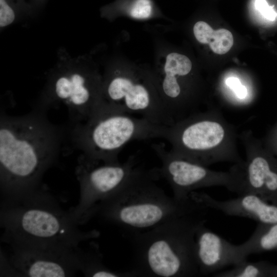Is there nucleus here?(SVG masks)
<instances>
[{
    "label": "nucleus",
    "mask_w": 277,
    "mask_h": 277,
    "mask_svg": "<svg viewBox=\"0 0 277 277\" xmlns=\"http://www.w3.org/2000/svg\"><path fill=\"white\" fill-rule=\"evenodd\" d=\"M103 72L87 56L63 53L48 73L33 108L47 112L64 106L69 126L84 122L99 109Z\"/></svg>",
    "instance_id": "nucleus-5"
},
{
    "label": "nucleus",
    "mask_w": 277,
    "mask_h": 277,
    "mask_svg": "<svg viewBox=\"0 0 277 277\" xmlns=\"http://www.w3.org/2000/svg\"><path fill=\"white\" fill-rule=\"evenodd\" d=\"M36 11L41 8L46 2L47 0H27Z\"/></svg>",
    "instance_id": "nucleus-26"
},
{
    "label": "nucleus",
    "mask_w": 277,
    "mask_h": 277,
    "mask_svg": "<svg viewBox=\"0 0 277 277\" xmlns=\"http://www.w3.org/2000/svg\"><path fill=\"white\" fill-rule=\"evenodd\" d=\"M192 64L185 55L161 50L155 68L150 69L163 108L172 124L187 110L182 79L191 72Z\"/></svg>",
    "instance_id": "nucleus-12"
},
{
    "label": "nucleus",
    "mask_w": 277,
    "mask_h": 277,
    "mask_svg": "<svg viewBox=\"0 0 277 277\" xmlns=\"http://www.w3.org/2000/svg\"><path fill=\"white\" fill-rule=\"evenodd\" d=\"M7 258L9 269L14 274L30 277H65L76 274L82 268L80 249L9 245Z\"/></svg>",
    "instance_id": "nucleus-10"
},
{
    "label": "nucleus",
    "mask_w": 277,
    "mask_h": 277,
    "mask_svg": "<svg viewBox=\"0 0 277 277\" xmlns=\"http://www.w3.org/2000/svg\"><path fill=\"white\" fill-rule=\"evenodd\" d=\"M159 179L156 168L146 169L104 203L96 215L132 233L205 208L191 197L180 201L168 196L155 183Z\"/></svg>",
    "instance_id": "nucleus-4"
},
{
    "label": "nucleus",
    "mask_w": 277,
    "mask_h": 277,
    "mask_svg": "<svg viewBox=\"0 0 277 277\" xmlns=\"http://www.w3.org/2000/svg\"><path fill=\"white\" fill-rule=\"evenodd\" d=\"M225 135L220 123L196 116L167 126L164 139L170 144L174 154L205 166L208 151L219 145Z\"/></svg>",
    "instance_id": "nucleus-11"
},
{
    "label": "nucleus",
    "mask_w": 277,
    "mask_h": 277,
    "mask_svg": "<svg viewBox=\"0 0 277 277\" xmlns=\"http://www.w3.org/2000/svg\"><path fill=\"white\" fill-rule=\"evenodd\" d=\"M1 240L9 245L78 249L79 244L97 238L96 230L84 231L43 186L18 194L3 196Z\"/></svg>",
    "instance_id": "nucleus-2"
},
{
    "label": "nucleus",
    "mask_w": 277,
    "mask_h": 277,
    "mask_svg": "<svg viewBox=\"0 0 277 277\" xmlns=\"http://www.w3.org/2000/svg\"><path fill=\"white\" fill-rule=\"evenodd\" d=\"M151 148L161 161L160 167L156 168L160 178H164L168 182L175 199L187 200L190 198V194L196 189L218 185L239 194V172L227 173L210 170L205 165L174 154L162 143L152 144Z\"/></svg>",
    "instance_id": "nucleus-9"
},
{
    "label": "nucleus",
    "mask_w": 277,
    "mask_h": 277,
    "mask_svg": "<svg viewBox=\"0 0 277 277\" xmlns=\"http://www.w3.org/2000/svg\"><path fill=\"white\" fill-rule=\"evenodd\" d=\"M233 44V37L231 32L225 29L214 30L210 43L208 44L213 52L218 54L227 53Z\"/></svg>",
    "instance_id": "nucleus-21"
},
{
    "label": "nucleus",
    "mask_w": 277,
    "mask_h": 277,
    "mask_svg": "<svg viewBox=\"0 0 277 277\" xmlns=\"http://www.w3.org/2000/svg\"><path fill=\"white\" fill-rule=\"evenodd\" d=\"M35 11L27 0H0V27H7Z\"/></svg>",
    "instance_id": "nucleus-19"
},
{
    "label": "nucleus",
    "mask_w": 277,
    "mask_h": 277,
    "mask_svg": "<svg viewBox=\"0 0 277 277\" xmlns=\"http://www.w3.org/2000/svg\"><path fill=\"white\" fill-rule=\"evenodd\" d=\"M191 197L207 209H213L231 216L249 218L259 223H277V206L270 205L258 195L245 193L238 197L220 201L208 194L193 191Z\"/></svg>",
    "instance_id": "nucleus-14"
},
{
    "label": "nucleus",
    "mask_w": 277,
    "mask_h": 277,
    "mask_svg": "<svg viewBox=\"0 0 277 277\" xmlns=\"http://www.w3.org/2000/svg\"><path fill=\"white\" fill-rule=\"evenodd\" d=\"M205 224L199 227L195 234L199 275H206L243 261L239 245L231 244L207 228Z\"/></svg>",
    "instance_id": "nucleus-13"
},
{
    "label": "nucleus",
    "mask_w": 277,
    "mask_h": 277,
    "mask_svg": "<svg viewBox=\"0 0 277 277\" xmlns=\"http://www.w3.org/2000/svg\"><path fill=\"white\" fill-rule=\"evenodd\" d=\"M99 110L138 114L156 124L172 125L161 103L150 69L120 59L112 60L103 72Z\"/></svg>",
    "instance_id": "nucleus-7"
},
{
    "label": "nucleus",
    "mask_w": 277,
    "mask_h": 277,
    "mask_svg": "<svg viewBox=\"0 0 277 277\" xmlns=\"http://www.w3.org/2000/svg\"><path fill=\"white\" fill-rule=\"evenodd\" d=\"M234 267L226 271L215 273L216 277H260L269 274L271 269L263 262H248L247 260L233 265Z\"/></svg>",
    "instance_id": "nucleus-20"
},
{
    "label": "nucleus",
    "mask_w": 277,
    "mask_h": 277,
    "mask_svg": "<svg viewBox=\"0 0 277 277\" xmlns=\"http://www.w3.org/2000/svg\"><path fill=\"white\" fill-rule=\"evenodd\" d=\"M214 30L207 23L198 21L194 25L193 32L195 39L202 44H209Z\"/></svg>",
    "instance_id": "nucleus-22"
},
{
    "label": "nucleus",
    "mask_w": 277,
    "mask_h": 277,
    "mask_svg": "<svg viewBox=\"0 0 277 277\" xmlns=\"http://www.w3.org/2000/svg\"><path fill=\"white\" fill-rule=\"evenodd\" d=\"M146 169L135 155L122 163H104L91 161L81 154L75 168L80 199L69 210L71 215L80 225L87 223L104 203Z\"/></svg>",
    "instance_id": "nucleus-8"
},
{
    "label": "nucleus",
    "mask_w": 277,
    "mask_h": 277,
    "mask_svg": "<svg viewBox=\"0 0 277 277\" xmlns=\"http://www.w3.org/2000/svg\"><path fill=\"white\" fill-rule=\"evenodd\" d=\"M205 210L177 216L146 231L131 233L135 262L132 270L136 276L199 275L195 234L206 222Z\"/></svg>",
    "instance_id": "nucleus-3"
},
{
    "label": "nucleus",
    "mask_w": 277,
    "mask_h": 277,
    "mask_svg": "<svg viewBox=\"0 0 277 277\" xmlns=\"http://www.w3.org/2000/svg\"><path fill=\"white\" fill-rule=\"evenodd\" d=\"M240 195L250 193L264 200L277 202V171L261 155L251 157L241 173Z\"/></svg>",
    "instance_id": "nucleus-15"
},
{
    "label": "nucleus",
    "mask_w": 277,
    "mask_h": 277,
    "mask_svg": "<svg viewBox=\"0 0 277 277\" xmlns=\"http://www.w3.org/2000/svg\"><path fill=\"white\" fill-rule=\"evenodd\" d=\"M81 271L87 276L131 277L136 276L132 270L129 271H114L104 266L102 257L96 245L92 244L88 252L82 251Z\"/></svg>",
    "instance_id": "nucleus-18"
},
{
    "label": "nucleus",
    "mask_w": 277,
    "mask_h": 277,
    "mask_svg": "<svg viewBox=\"0 0 277 277\" xmlns=\"http://www.w3.org/2000/svg\"><path fill=\"white\" fill-rule=\"evenodd\" d=\"M255 7L264 17L269 20L274 21L277 16V13L272 7L268 5L265 0H255Z\"/></svg>",
    "instance_id": "nucleus-23"
},
{
    "label": "nucleus",
    "mask_w": 277,
    "mask_h": 277,
    "mask_svg": "<svg viewBox=\"0 0 277 277\" xmlns=\"http://www.w3.org/2000/svg\"><path fill=\"white\" fill-rule=\"evenodd\" d=\"M116 111L100 110L67 129L72 146L93 161L118 162L123 148L134 140L164 138L167 127Z\"/></svg>",
    "instance_id": "nucleus-6"
},
{
    "label": "nucleus",
    "mask_w": 277,
    "mask_h": 277,
    "mask_svg": "<svg viewBox=\"0 0 277 277\" xmlns=\"http://www.w3.org/2000/svg\"><path fill=\"white\" fill-rule=\"evenodd\" d=\"M239 247L243 260L250 254L277 248V223H259L251 236Z\"/></svg>",
    "instance_id": "nucleus-17"
},
{
    "label": "nucleus",
    "mask_w": 277,
    "mask_h": 277,
    "mask_svg": "<svg viewBox=\"0 0 277 277\" xmlns=\"http://www.w3.org/2000/svg\"><path fill=\"white\" fill-rule=\"evenodd\" d=\"M67 135V127L52 123L46 112L33 108L21 115L0 116V188L3 196L41 186Z\"/></svg>",
    "instance_id": "nucleus-1"
},
{
    "label": "nucleus",
    "mask_w": 277,
    "mask_h": 277,
    "mask_svg": "<svg viewBox=\"0 0 277 277\" xmlns=\"http://www.w3.org/2000/svg\"><path fill=\"white\" fill-rule=\"evenodd\" d=\"M233 91L236 96L240 99L245 98L247 94L246 87L242 84L235 88Z\"/></svg>",
    "instance_id": "nucleus-25"
},
{
    "label": "nucleus",
    "mask_w": 277,
    "mask_h": 277,
    "mask_svg": "<svg viewBox=\"0 0 277 277\" xmlns=\"http://www.w3.org/2000/svg\"><path fill=\"white\" fill-rule=\"evenodd\" d=\"M102 16L113 19L119 16L144 20L161 14L153 0H115L101 9Z\"/></svg>",
    "instance_id": "nucleus-16"
},
{
    "label": "nucleus",
    "mask_w": 277,
    "mask_h": 277,
    "mask_svg": "<svg viewBox=\"0 0 277 277\" xmlns=\"http://www.w3.org/2000/svg\"><path fill=\"white\" fill-rule=\"evenodd\" d=\"M225 83L226 85L233 90L241 85L239 79L235 77H228Z\"/></svg>",
    "instance_id": "nucleus-24"
}]
</instances>
